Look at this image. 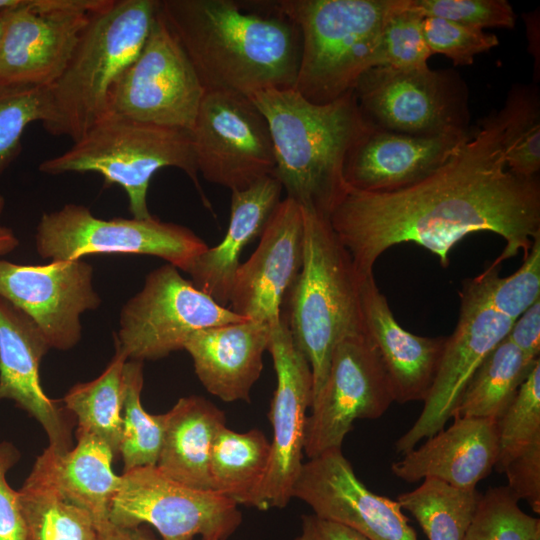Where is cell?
I'll use <instances>...</instances> for the list:
<instances>
[{"mask_svg":"<svg viewBox=\"0 0 540 540\" xmlns=\"http://www.w3.org/2000/svg\"><path fill=\"white\" fill-rule=\"evenodd\" d=\"M500 110L478 123L439 168L422 180L388 192L347 186L333 207L330 226L348 251L357 273H373L389 248L415 243L449 265L451 249L471 233L487 231L506 245L491 264L525 257L540 235V182L506 165Z\"/></svg>","mask_w":540,"mask_h":540,"instance_id":"obj_1","label":"cell"},{"mask_svg":"<svg viewBox=\"0 0 540 540\" xmlns=\"http://www.w3.org/2000/svg\"><path fill=\"white\" fill-rule=\"evenodd\" d=\"M159 12L205 92L293 88L300 32L272 1L159 0Z\"/></svg>","mask_w":540,"mask_h":540,"instance_id":"obj_2","label":"cell"},{"mask_svg":"<svg viewBox=\"0 0 540 540\" xmlns=\"http://www.w3.org/2000/svg\"><path fill=\"white\" fill-rule=\"evenodd\" d=\"M267 120L274 176L288 198L329 217L347 189V156L369 127L353 91L327 104L307 101L293 88H270L249 97Z\"/></svg>","mask_w":540,"mask_h":540,"instance_id":"obj_3","label":"cell"},{"mask_svg":"<svg viewBox=\"0 0 540 540\" xmlns=\"http://www.w3.org/2000/svg\"><path fill=\"white\" fill-rule=\"evenodd\" d=\"M302 214L303 262L287 293L288 315L284 319L294 344L311 367L314 399L325 383L336 345L348 336L365 333L362 277L328 218L305 208Z\"/></svg>","mask_w":540,"mask_h":540,"instance_id":"obj_4","label":"cell"},{"mask_svg":"<svg viewBox=\"0 0 540 540\" xmlns=\"http://www.w3.org/2000/svg\"><path fill=\"white\" fill-rule=\"evenodd\" d=\"M159 0H109L84 30L67 66L48 87L43 128L80 139L106 113L109 91L140 53Z\"/></svg>","mask_w":540,"mask_h":540,"instance_id":"obj_5","label":"cell"},{"mask_svg":"<svg viewBox=\"0 0 540 540\" xmlns=\"http://www.w3.org/2000/svg\"><path fill=\"white\" fill-rule=\"evenodd\" d=\"M296 24L301 52L293 89L327 104L353 91L360 77L382 65V30L395 0H278Z\"/></svg>","mask_w":540,"mask_h":540,"instance_id":"obj_6","label":"cell"},{"mask_svg":"<svg viewBox=\"0 0 540 540\" xmlns=\"http://www.w3.org/2000/svg\"><path fill=\"white\" fill-rule=\"evenodd\" d=\"M165 167L182 170L204 205L210 202L198 180L190 131L105 115L64 153L44 160L42 173H97L105 185H119L127 194L132 217H152L147 192L153 175Z\"/></svg>","mask_w":540,"mask_h":540,"instance_id":"obj_7","label":"cell"},{"mask_svg":"<svg viewBox=\"0 0 540 540\" xmlns=\"http://www.w3.org/2000/svg\"><path fill=\"white\" fill-rule=\"evenodd\" d=\"M35 247L41 258L51 261L97 254L150 255L187 272L209 246L191 229L155 216L102 219L84 205L69 203L42 214Z\"/></svg>","mask_w":540,"mask_h":540,"instance_id":"obj_8","label":"cell"},{"mask_svg":"<svg viewBox=\"0 0 540 540\" xmlns=\"http://www.w3.org/2000/svg\"><path fill=\"white\" fill-rule=\"evenodd\" d=\"M353 93L374 127L414 136L470 132L467 86L454 70L377 66L360 77Z\"/></svg>","mask_w":540,"mask_h":540,"instance_id":"obj_9","label":"cell"},{"mask_svg":"<svg viewBox=\"0 0 540 540\" xmlns=\"http://www.w3.org/2000/svg\"><path fill=\"white\" fill-rule=\"evenodd\" d=\"M245 320L167 263L152 270L123 305L115 344L128 360H158L183 350L196 331Z\"/></svg>","mask_w":540,"mask_h":540,"instance_id":"obj_10","label":"cell"},{"mask_svg":"<svg viewBox=\"0 0 540 540\" xmlns=\"http://www.w3.org/2000/svg\"><path fill=\"white\" fill-rule=\"evenodd\" d=\"M205 93L158 7L140 53L109 91L105 115L191 132Z\"/></svg>","mask_w":540,"mask_h":540,"instance_id":"obj_11","label":"cell"},{"mask_svg":"<svg viewBox=\"0 0 540 540\" xmlns=\"http://www.w3.org/2000/svg\"><path fill=\"white\" fill-rule=\"evenodd\" d=\"M109 520L125 528L153 526L161 540H226L242 521L238 505L214 492L197 490L164 475L156 466L124 472Z\"/></svg>","mask_w":540,"mask_h":540,"instance_id":"obj_12","label":"cell"},{"mask_svg":"<svg viewBox=\"0 0 540 540\" xmlns=\"http://www.w3.org/2000/svg\"><path fill=\"white\" fill-rule=\"evenodd\" d=\"M191 135L198 173L210 183L235 191L274 175L270 129L249 97L206 92Z\"/></svg>","mask_w":540,"mask_h":540,"instance_id":"obj_13","label":"cell"},{"mask_svg":"<svg viewBox=\"0 0 540 540\" xmlns=\"http://www.w3.org/2000/svg\"><path fill=\"white\" fill-rule=\"evenodd\" d=\"M395 402L379 355L365 333L348 336L334 348L327 378L312 401L305 428L309 459L342 449L357 419H377Z\"/></svg>","mask_w":540,"mask_h":540,"instance_id":"obj_14","label":"cell"},{"mask_svg":"<svg viewBox=\"0 0 540 540\" xmlns=\"http://www.w3.org/2000/svg\"><path fill=\"white\" fill-rule=\"evenodd\" d=\"M109 0H24L0 45V84L49 87L62 74L92 16Z\"/></svg>","mask_w":540,"mask_h":540,"instance_id":"obj_15","label":"cell"},{"mask_svg":"<svg viewBox=\"0 0 540 540\" xmlns=\"http://www.w3.org/2000/svg\"><path fill=\"white\" fill-rule=\"evenodd\" d=\"M460 314L447 337L442 358L424 407L414 424L396 441L405 454L422 440L444 429L471 378L507 336L513 320L493 310L471 279L460 292Z\"/></svg>","mask_w":540,"mask_h":540,"instance_id":"obj_16","label":"cell"},{"mask_svg":"<svg viewBox=\"0 0 540 540\" xmlns=\"http://www.w3.org/2000/svg\"><path fill=\"white\" fill-rule=\"evenodd\" d=\"M267 350L276 373L270 403L273 429L269 468L259 490L255 508H284L292 499L293 485L303 466L307 409L313 400L311 367L294 344L283 316L270 325Z\"/></svg>","mask_w":540,"mask_h":540,"instance_id":"obj_17","label":"cell"},{"mask_svg":"<svg viewBox=\"0 0 540 540\" xmlns=\"http://www.w3.org/2000/svg\"><path fill=\"white\" fill-rule=\"evenodd\" d=\"M93 274L83 259L22 265L0 258V297L36 323L51 348L66 351L81 340V315L102 303Z\"/></svg>","mask_w":540,"mask_h":540,"instance_id":"obj_18","label":"cell"},{"mask_svg":"<svg viewBox=\"0 0 540 540\" xmlns=\"http://www.w3.org/2000/svg\"><path fill=\"white\" fill-rule=\"evenodd\" d=\"M292 498L306 503L316 516L343 524L368 540H418L397 500L370 491L342 449L303 463Z\"/></svg>","mask_w":540,"mask_h":540,"instance_id":"obj_19","label":"cell"},{"mask_svg":"<svg viewBox=\"0 0 540 540\" xmlns=\"http://www.w3.org/2000/svg\"><path fill=\"white\" fill-rule=\"evenodd\" d=\"M250 258L240 263L232 284L230 309L249 320L272 325L281 319V304L303 262L304 223L301 206L281 200Z\"/></svg>","mask_w":540,"mask_h":540,"instance_id":"obj_20","label":"cell"},{"mask_svg":"<svg viewBox=\"0 0 540 540\" xmlns=\"http://www.w3.org/2000/svg\"><path fill=\"white\" fill-rule=\"evenodd\" d=\"M49 349L36 323L0 297V401L12 400L35 418L48 436V447L62 454L72 448L76 419L41 386L40 363Z\"/></svg>","mask_w":540,"mask_h":540,"instance_id":"obj_21","label":"cell"},{"mask_svg":"<svg viewBox=\"0 0 540 540\" xmlns=\"http://www.w3.org/2000/svg\"><path fill=\"white\" fill-rule=\"evenodd\" d=\"M470 134L414 136L369 124L347 156L345 183L367 192L407 187L445 163Z\"/></svg>","mask_w":540,"mask_h":540,"instance_id":"obj_22","label":"cell"},{"mask_svg":"<svg viewBox=\"0 0 540 540\" xmlns=\"http://www.w3.org/2000/svg\"><path fill=\"white\" fill-rule=\"evenodd\" d=\"M364 332L374 345L398 403L425 401L433 385L447 337H423L395 319L373 273L360 283Z\"/></svg>","mask_w":540,"mask_h":540,"instance_id":"obj_23","label":"cell"},{"mask_svg":"<svg viewBox=\"0 0 540 540\" xmlns=\"http://www.w3.org/2000/svg\"><path fill=\"white\" fill-rule=\"evenodd\" d=\"M447 429L428 437L423 445L403 454L391 470L403 481L439 479L461 489H475L498 458L497 420L454 417Z\"/></svg>","mask_w":540,"mask_h":540,"instance_id":"obj_24","label":"cell"},{"mask_svg":"<svg viewBox=\"0 0 540 540\" xmlns=\"http://www.w3.org/2000/svg\"><path fill=\"white\" fill-rule=\"evenodd\" d=\"M269 337V324L248 319L196 331L183 350L191 356L195 373L210 394L224 402H250Z\"/></svg>","mask_w":540,"mask_h":540,"instance_id":"obj_25","label":"cell"},{"mask_svg":"<svg viewBox=\"0 0 540 540\" xmlns=\"http://www.w3.org/2000/svg\"><path fill=\"white\" fill-rule=\"evenodd\" d=\"M282 190L278 179L269 175L246 189L231 191V216L223 240L201 253L186 272L219 305L229 303L240 255L263 232L281 201Z\"/></svg>","mask_w":540,"mask_h":540,"instance_id":"obj_26","label":"cell"},{"mask_svg":"<svg viewBox=\"0 0 540 540\" xmlns=\"http://www.w3.org/2000/svg\"><path fill=\"white\" fill-rule=\"evenodd\" d=\"M165 414L156 467L187 487L212 491L209 461L213 442L226 426L224 411L202 396L180 398Z\"/></svg>","mask_w":540,"mask_h":540,"instance_id":"obj_27","label":"cell"},{"mask_svg":"<svg viewBox=\"0 0 540 540\" xmlns=\"http://www.w3.org/2000/svg\"><path fill=\"white\" fill-rule=\"evenodd\" d=\"M77 444L65 453L47 447L35 461L62 495L92 516L96 529L110 522L111 501L120 484L112 469L109 446L88 433H76Z\"/></svg>","mask_w":540,"mask_h":540,"instance_id":"obj_28","label":"cell"},{"mask_svg":"<svg viewBox=\"0 0 540 540\" xmlns=\"http://www.w3.org/2000/svg\"><path fill=\"white\" fill-rule=\"evenodd\" d=\"M270 456L271 442L261 430L241 433L222 427L210 453L212 491L237 505L254 507L269 468Z\"/></svg>","mask_w":540,"mask_h":540,"instance_id":"obj_29","label":"cell"},{"mask_svg":"<svg viewBox=\"0 0 540 540\" xmlns=\"http://www.w3.org/2000/svg\"><path fill=\"white\" fill-rule=\"evenodd\" d=\"M18 495L26 540H98L90 513L66 499L38 464Z\"/></svg>","mask_w":540,"mask_h":540,"instance_id":"obj_30","label":"cell"},{"mask_svg":"<svg viewBox=\"0 0 540 540\" xmlns=\"http://www.w3.org/2000/svg\"><path fill=\"white\" fill-rule=\"evenodd\" d=\"M127 357L115 344V354L95 379L72 386L61 400L78 423L76 433L91 434L119 455L123 430V368Z\"/></svg>","mask_w":540,"mask_h":540,"instance_id":"obj_31","label":"cell"},{"mask_svg":"<svg viewBox=\"0 0 540 540\" xmlns=\"http://www.w3.org/2000/svg\"><path fill=\"white\" fill-rule=\"evenodd\" d=\"M540 360L527 358L506 337L491 351L465 388L454 417L497 420Z\"/></svg>","mask_w":540,"mask_h":540,"instance_id":"obj_32","label":"cell"},{"mask_svg":"<svg viewBox=\"0 0 540 540\" xmlns=\"http://www.w3.org/2000/svg\"><path fill=\"white\" fill-rule=\"evenodd\" d=\"M481 497L476 488L425 478L418 488L399 494L397 502L414 516L429 540H464Z\"/></svg>","mask_w":540,"mask_h":540,"instance_id":"obj_33","label":"cell"},{"mask_svg":"<svg viewBox=\"0 0 540 540\" xmlns=\"http://www.w3.org/2000/svg\"><path fill=\"white\" fill-rule=\"evenodd\" d=\"M144 383L143 362L127 360L123 368V430L119 454L124 472L156 466L161 449L165 414L152 415L141 403Z\"/></svg>","mask_w":540,"mask_h":540,"instance_id":"obj_34","label":"cell"},{"mask_svg":"<svg viewBox=\"0 0 540 540\" xmlns=\"http://www.w3.org/2000/svg\"><path fill=\"white\" fill-rule=\"evenodd\" d=\"M502 143L507 168L532 178L540 170V101L534 86L518 85L509 92L500 109Z\"/></svg>","mask_w":540,"mask_h":540,"instance_id":"obj_35","label":"cell"},{"mask_svg":"<svg viewBox=\"0 0 540 540\" xmlns=\"http://www.w3.org/2000/svg\"><path fill=\"white\" fill-rule=\"evenodd\" d=\"M471 280L493 310L515 321L540 300V235L512 275L500 277L499 266L490 265Z\"/></svg>","mask_w":540,"mask_h":540,"instance_id":"obj_36","label":"cell"},{"mask_svg":"<svg viewBox=\"0 0 540 540\" xmlns=\"http://www.w3.org/2000/svg\"><path fill=\"white\" fill-rule=\"evenodd\" d=\"M497 429L499 451L494 469L502 473L512 458L540 442V360L497 419Z\"/></svg>","mask_w":540,"mask_h":540,"instance_id":"obj_37","label":"cell"},{"mask_svg":"<svg viewBox=\"0 0 540 540\" xmlns=\"http://www.w3.org/2000/svg\"><path fill=\"white\" fill-rule=\"evenodd\" d=\"M507 486L484 494L464 540H540V519L528 515Z\"/></svg>","mask_w":540,"mask_h":540,"instance_id":"obj_38","label":"cell"},{"mask_svg":"<svg viewBox=\"0 0 540 540\" xmlns=\"http://www.w3.org/2000/svg\"><path fill=\"white\" fill-rule=\"evenodd\" d=\"M48 109V87L0 84V176L22 149L26 128L42 123Z\"/></svg>","mask_w":540,"mask_h":540,"instance_id":"obj_39","label":"cell"},{"mask_svg":"<svg viewBox=\"0 0 540 540\" xmlns=\"http://www.w3.org/2000/svg\"><path fill=\"white\" fill-rule=\"evenodd\" d=\"M422 13L411 0H395L382 30V65L413 70L428 67L432 55L423 34Z\"/></svg>","mask_w":540,"mask_h":540,"instance_id":"obj_40","label":"cell"},{"mask_svg":"<svg viewBox=\"0 0 540 540\" xmlns=\"http://www.w3.org/2000/svg\"><path fill=\"white\" fill-rule=\"evenodd\" d=\"M423 34L431 54H442L456 66L471 65L477 55L499 45L493 33L436 17H424Z\"/></svg>","mask_w":540,"mask_h":540,"instance_id":"obj_41","label":"cell"},{"mask_svg":"<svg viewBox=\"0 0 540 540\" xmlns=\"http://www.w3.org/2000/svg\"><path fill=\"white\" fill-rule=\"evenodd\" d=\"M424 17H436L471 28L512 29L516 14L506 0H411Z\"/></svg>","mask_w":540,"mask_h":540,"instance_id":"obj_42","label":"cell"},{"mask_svg":"<svg viewBox=\"0 0 540 540\" xmlns=\"http://www.w3.org/2000/svg\"><path fill=\"white\" fill-rule=\"evenodd\" d=\"M19 452L8 443H0V540H26L18 491L7 482V472L18 461Z\"/></svg>","mask_w":540,"mask_h":540,"instance_id":"obj_43","label":"cell"},{"mask_svg":"<svg viewBox=\"0 0 540 540\" xmlns=\"http://www.w3.org/2000/svg\"><path fill=\"white\" fill-rule=\"evenodd\" d=\"M507 487L533 512L540 513V442H536L512 458L504 467Z\"/></svg>","mask_w":540,"mask_h":540,"instance_id":"obj_44","label":"cell"},{"mask_svg":"<svg viewBox=\"0 0 540 540\" xmlns=\"http://www.w3.org/2000/svg\"><path fill=\"white\" fill-rule=\"evenodd\" d=\"M506 338L527 358L539 359L540 300L536 301L513 322Z\"/></svg>","mask_w":540,"mask_h":540,"instance_id":"obj_45","label":"cell"},{"mask_svg":"<svg viewBox=\"0 0 540 540\" xmlns=\"http://www.w3.org/2000/svg\"><path fill=\"white\" fill-rule=\"evenodd\" d=\"M295 540H368L357 531L315 514L303 515L301 532Z\"/></svg>","mask_w":540,"mask_h":540,"instance_id":"obj_46","label":"cell"},{"mask_svg":"<svg viewBox=\"0 0 540 540\" xmlns=\"http://www.w3.org/2000/svg\"><path fill=\"white\" fill-rule=\"evenodd\" d=\"M98 540H155L138 528L119 527L111 522L98 529Z\"/></svg>","mask_w":540,"mask_h":540,"instance_id":"obj_47","label":"cell"},{"mask_svg":"<svg viewBox=\"0 0 540 540\" xmlns=\"http://www.w3.org/2000/svg\"><path fill=\"white\" fill-rule=\"evenodd\" d=\"M5 208V198L0 194V218ZM19 246V239L14 231L0 223V257L13 252Z\"/></svg>","mask_w":540,"mask_h":540,"instance_id":"obj_48","label":"cell"},{"mask_svg":"<svg viewBox=\"0 0 540 540\" xmlns=\"http://www.w3.org/2000/svg\"><path fill=\"white\" fill-rule=\"evenodd\" d=\"M13 9L0 11V45L2 42V38L4 35V31H5V27H6L9 15Z\"/></svg>","mask_w":540,"mask_h":540,"instance_id":"obj_49","label":"cell"},{"mask_svg":"<svg viewBox=\"0 0 540 540\" xmlns=\"http://www.w3.org/2000/svg\"><path fill=\"white\" fill-rule=\"evenodd\" d=\"M24 0H0V11L18 7Z\"/></svg>","mask_w":540,"mask_h":540,"instance_id":"obj_50","label":"cell"},{"mask_svg":"<svg viewBox=\"0 0 540 540\" xmlns=\"http://www.w3.org/2000/svg\"><path fill=\"white\" fill-rule=\"evenodd\" d=\"M200 540H209V539H200Z\"/></svg>","mask_w":540,"mask_h":540,"instance_id":"obj_51","label":"cell"}]
</instances>
